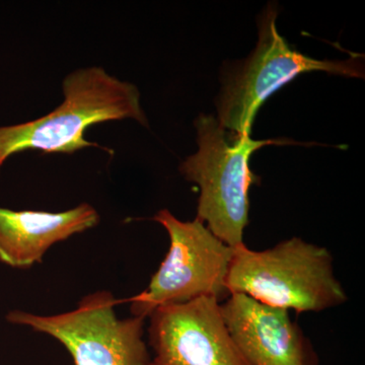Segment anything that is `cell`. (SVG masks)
<instances>
[{
	"label": "cell",
	"instance_id": "cell-1",
	"mask_svg": "<svg viewBox=\"0 0 365 365\" xmlns=\"http://www.w3.org/2000/svg\"><path fill=\"white\" fill-rule=\"evenodd\" d=\"M64 100L45 116L0 127V169L24 151L73 153L101 148L86 139V129L107 121L132 119L148 126L135 86L110 76L102 67L72 71L62 83Z\"/></svg>",
	"mask_w": 365,
	"mask_h": 365
},
{
	"label": "cell",
	"instance_id": "cell-2",
	"mask_svg": "<svg viewBox=\"0 0 365 365\" xmlns=\"http://www.w3.org/2000/svg\"><path fill=\"white\" fill-rule=\"evenodd\" d=\"M227 287L230 294L248 295L261 304L299 314L318 313L347 300L334 275L330 251L299 237L264 251L245 244L235 248Z\"/></svg>",
	"mask_w": 365,
	"mask_h": 365
},
{
	"label": "cell",
	"instance_id": "cell-3",
	"mask_svg": "<svg viewBox=\"0 0 365 365\" xmlns=\"http://www.w3.org/2000/svg\"><path fill=\"white\" fill-rule=\"evenodd\" d=\"M195 126L198 151L181 163L180 172L200 188L197 220L220 241L237 248L244 244L249 190L256 180L250 170V158L263 146L282 143L253 140L248 134L227 131L211 115H199Z\"/></svg>",
	"mask_w": 365,
	"mask_h": 365
},
{
	"label": "cell",
	"instance_id": "cell-4",
	"mask_svg": "<svg viewBox=\"0 0 365 365\" xmlns=\"http://www.w3.org/2000/svg\"><path fill=\"white\" fill-rule=\"evenodd\" d=\"M277 11L269 6L259 21V41L254 52L225 73L218 97V122L234 133L251 134L259 108L275 91L306 72L325 71L361 78L360 57L348 60H317L287 44L276 29Z\"/></svg>",
	"mask_w": 365,
	"mask_h": 365
},
{
	"label": "cell",
	"instance_id": "cell-5",
	"mask_svg": "<svg viewBox=\"0 0 365 365\" xmlns=\"http://www.w3.org/2000/svg\"><path fill=\"white\" fill-rule=\"evenodd\" d=\"M170 237V249L144 292L124 300L134 317L148 318L157 307L211 297H230L227 278L235 248L228 246L200 220L181 222L168 209L153 216Z\"/></svg>",
	"mask_w": 365,
	"mask_h": 365
},
{
	"label": "cell",
	"instance_id": "cell-6",
	"mask_svg": "<svg viewBox=\"0 0 365 365\" xmlns=\"http://www.w3.org/2000/svg\"><path fill=\"white\" fill-rule=\"evenodd\" d=\"M117 300L107 290L86 295L67 313L39 316L14 311L9 323L51 336L71 353L74 365H148L143 317L119 319Z\"/></svg>",
	"mask_w": 365,
	"mask_h": 365
},
{
	"label": "cell",
	"instance_id": "cell-7",
	"mask_svg": "<svg viewBox=\"0 0 365 365\" xmlns=\"http://www.w3.org/2000/svg\"><path fill=\"white\" fill-rule=\"evenodd\" d=\"M222 302L211 297L157 307L150 314L148 365H250L228 332Z\"/></svg>",
	"mask_w": 365,
	"mask_h": 365
},
{
	"label": "cell",
	"instance_id": "cell-8",
	"mask_svg": "<svg viewBox=\"0 0 365 365\" xmlns=\"http://www.w3.org/2000/svg\"><path fill=\"white\" fill-rule=\"evenodd\" d=\"M230 336L250 365H319L304 331L285 309L232 294L220 304Z\"/></svg>",
	"mask_w": 365,
	"mask_h": 365
},
{
	"label": "cell",
	"instance_id": "cell-9",
	"mask_svg": "<svg viewBox=\"0 0 365 365\" xmlns=\"http://www.w3.org/2000/svg\"><path fill=\"white\" fill-rule=\"evenodd\" d=\"M100 215L91 204L63 212L0 207V262L19 269L41 263L48 250L96 227Z\"/></svg>",
	"mask_w": 365,
	"mask_h": 365
}]
</instances>
